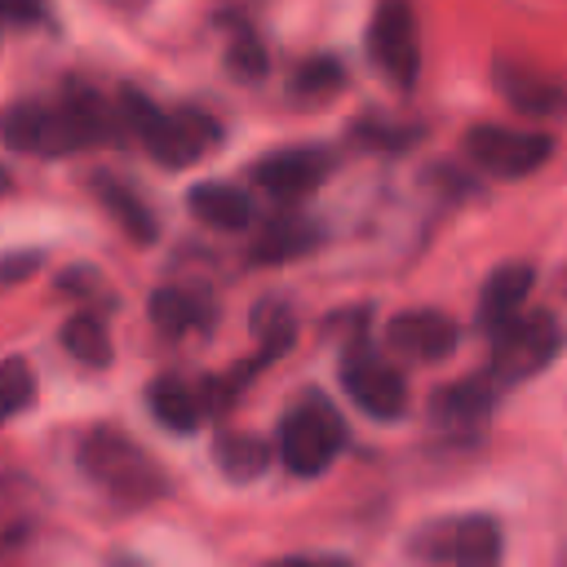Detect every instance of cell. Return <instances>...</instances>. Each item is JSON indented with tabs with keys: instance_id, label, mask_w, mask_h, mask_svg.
Returning a JSON list of instances; mask_svg holds the SVG:
<instances>
[{
	"instance_id": "obj_13",
	"label": "cell",
	"mask_w": 567,
	"mask_h": 567,
	"mask_svg": "<svg viewBox=\"0 0 567 567\" xmlns=\"http://www.w3.org/2000/svg\"><path fill=\"white\" fill-rule=\"evenodd\" d=\"M217 315H221V306L204 288L168 284V288L151 292V319L164 337H208L217 328Z\"/></svg>"
},
{
	"instance_id": "obj_33",
	"label": "cell",
	"mask_w": 567,
	"mask_h": 567,
	"mask_svg": "<svg viewBox=\"0 0 567 567\" xmlns=\"http://www.w3.org/2000/svg\"><path fill=\"white\" fill-rule=\"evenodd\" d=\"M115 567H146V563H142V558H133V554H120V558H115Z\"/></svg>"
},
{
	"instance_id": "obj_30",
	"label": "cell",
	"mask_w": 567,
	"mask_h": 567,
	"mask_svg": "<svg viewBox=\"0 0 567 567\" xmlns=\"http://www.w3.org/2000/svg\"><path fill=\"white\" fill-rule=\"evenodd\" d=\"M58 288H62V292H75V297H106V301H111L106 279H102L93 266H71V270H62Z\"/></svg>"
},
{
	"instance_id": "obj_12",
	"label": "cell",
	"mask_w": 567,
	"mask_h": 567,
	"mask_svg": "<svg viewBox=\"0 0 567 567\" xmlns=\"http://www.w3.org/2000/svg\"><path fill=\"white\" fill-rule=\"evenodd\" d=\"M456 341H461V328L443 310H403L385 323V346L399 354H412L421 363L447 359L456 350Z\"/></svg>"
},
{
	"instance_id": "obj_18",
	"label": "cell",
	"mask_w": 567,
	"mask_h": 567,
	"mask_svg": "<svg viewBox=\"0 0 567 567\" xmlns=\"http://www.w3.org/2000/svg\"><path fill=\"white\" fill-rule=\"evenodd\" d=\"M40 527V487L22 474H0V558L22 549Z\"/></svg>"
},
{
	"instance_id": "obj_23",
	"label": "cell",
	"mask_w": 567,
	"mask_h": 567,
	"mask_svg": "<svg viewBox=\"0 0 567 567\" xmlns=\"http://www.w3.org/2000/svg\"><path fill=\"white\" fill-rule=\"evenodd\" d=\"M62 346L84 363V368H106L111 363V332L93 310H75L62 323Z\"/></svg>"
},
{
	"instance_id": "obj_22",
	"label": "cell",
	"mask_w": 567,
	"mask_h": 567,
	"mask_svg": "<svg viewBox=\"0 0 567 567\" xmlns=\"http://www.w3.org/2000/svg\"><path fill=\"white\" fill-rule=\"evenodd\" d=\"M213 461L230 483H252L270 465V443L248 430H221L213 443Z\"/></svg>"
},
{
	"instance_id": "obj_15",
	"label": "cell",
	"mask_w": 567,
	"mask_h": 567,
	"mask_svg": "<svg viewBox=\"0 0 567 567\" xmlns=\"http://www.w3.org/2000/svg\"><path fill=\"white\" fill-rule=\"evenodd\" d=\"M319 244H323V226L319 221L297 217V213H279L257 230V239L248 248V261L252 266H279V261H297V257L315 252Z\"/></svg>"
},
{
	"instance_id": "obj_17",
	"label": "cell",
	"mask_w": 567,
	"mask_h": 567,
	"mask_svg": "<svg viewBox=\"0 0 567 567\" xmlns=\"http://www.w3.org/2000/svg\"><path fill=\"white\" fill-rule=\"evenodd\" d=\"M186 204L213 230H248L257 221V199L230 182H199V186H190Z\"/></svg>"
},
{
	"instance_id": "obj_4",
	"label": "cell",
	"mask_w": 567,
	"mask_h": 567,
	"mask_svg": "<svg viewBox=\"0 0 567 567\" xmlns=\"http://www.w3.org/2000/svg\"><path fill=\"white\" fill-rule=\"evenodd\" d=\"M563 341H567V332L549 310L514 315L505 328L492 332V368L487 372L496 385H523L558 359Z\"/></svg>"
},
{
	"instance_id": "obj_10",
	"label": "cell",
	"mask_w": 567,
	"mask_h": 567,
	"mask_svg": "<svg viewBox=\"0 0 567 567\" xmlns=\"http://www.w3.org/2000/svg\"><path fill=\"white\" fill-rule=\"evenodd\" d=\"M332 168H337V155L323 146H284V151H266L248 168V177L275 199H301L315 186H323Z\"/></svg>"
},
{
	"instance_id": "obj_25",
	"label": "cell",
	"mask_w": 567,
	"mask_h": 567,
	"mask_svg": "<svg viewBox=\"0 0 567 567\" xmlns=\"http://www.w3.org/2000/svg\"><path fill=\"white\" fill-rule=\"evenodd\" d=\"M31 399H35V372H31V363L18 359V354L0 359V425L13 421L18 412H27Z\"/></svg>"
},
{
	"instance_id": "obj_6",
	"label": "cell",
	"mask_w": 567,
	"mask_h": 567,
	"mask_svg": "<svg viewBox=\"0 0 567 567\" xmlns=\"http://www.w3.org/2000/svg\"><path fill=\"white\" fill-rule=\"evenodd\" d=\"M337 377H341V390L350 394V403L359 412H368L372 421H399L408 412V381H403V372L390 359H381L363 341V332L346 346Z\"/></svg>"
},
{
	"instance_id": "obj_29",
	"label": "cell",
	"mask_w": 567,
	"mask_h": 567,
	"mask_svg": "<svg viewBox=\"0 0 567 567\" xmlns=\"http://www.w3.org/2000/svg\"><path fill=\"white\" fill-rule=\"evenodd\" d=\"M44 266V257L35 248H13V252H0V288H13V284H27L35 270Z\"/></svg>"
},
{
	"instance_id": "obj_32",
	"label": "cell",
	"mask_w": 567,
	"mask_h": 567,
	"mask_svg": "<svg viewBox=\"0 0 567 567\" xmlns=\"http://www.w3.org/2000/svg\"><path fill=\"white\" fill-rule=\"evenodd\" d=\"M266 567H354V563L332 558V554H288V558H275Z\"/></svg>"
},
{
	"instance_id": "obj_28",
	"label": "cell",
	"mask_w": 567,
	"mask_h": 567,
	"mask_svg": "<svg viewBox=\"0 0 567 567\" xmlns=\"http://www.w3.org/2000/svg\"><path fill=\"white\" fill-rule=\"evenodd\" d=\"M354 137L363 146H381V151H403L421 137V128H403V124H381V120H363L354 124Z\"/></svg>"
},
{
	"instance_id": "obj_1",
	"label": "cell",
	"mask_w": 567,
	"mask_h": 567,
	"mask_svg": "<svg viewBox=\"0 0 567 567\" xmlns=\"http://www.w3.org/2000/svg\"><path fill=\"white\" fill-rule=\"evenodd\" d=\"M75 465L115 509H146L168 496L164 465L115 425H89L75 439Z\"/></svg>"
},
{
	"instance_id": "obj_27",
	"label": "cell",
	"mask_w": 567,
	"mask_h": 567,
	"mask_svg": "<svg viewBox=\"0 0 567 567\" xmlns=\"http://www.w3.org/2000/svg\"><path fill=\"white\" fill-rule=\"evenodd\" d=\"M226 66H230L235 80H261L266 66H270V58H266L261 40H257L252 31H244V35L230 40V49H226Z\"/></svg>"
},
{
	"instance_id": "obj_11",
	"label": "cell",
	"mask_w": 567,
	"mask_h": 567,
	"mask_svg": "<svg viewBox=\"0 0 567 567\" xmlns=\"http://www.w3.org/2000/svg\"><path fill=\"white\" fill-rule=\"evenodd\" d=\"M492 84L518 115H536L540 120V115L567 111V89L554 75H545V71H536V66H527L518 58H496L492 62Z\"/></svg>"
},
{
	"instance_id": "obj_2",
	"label": "cell",
	"mask_w": 567,
	"mask_h": 567,
	"mask_svg": "<svg viewBox=\"0 0 567 567\" xmlns=\"http://www.w3.org/2000/svg\"><path fill=\"white\" fill-rule=\"evenodd\" d=\"M120 115L124 124L137 133V142L146 146V155L164 168H186L195 164L204 151H213L221 142V128L213 115L186 106V111H164L155 106L146 93L137 89H124L120 93Z\"/></svg>"
},
{
	"instance_id": "obj_16",
	"label": "cell",
	"mask_w": 567,
	"mask_h": 567,
	"mask_svg": "<svg viewBox=\"0 0 567 567\" xmlns=\"http://www.w3.org/2000/svg\"><path fill=\"white\" fill-rule=\"evenodd\" d=\"M532 284H536V270H532L527 261H505V266H496V270L487 275V284H483V297H478V323H483V332L505 328V323L523 310Z\"/></svg>"
},
{
	"instance_id": "obj_26",
	"label": "cell",
	"mask_w": 567,
	"mask_h": 567,
	"mask_svg": "<svg viewBox=\"0 0 567 567\" xmlns=\"http://www.w3.org/2000/svg\"><path fill=\"white\" fill-rule=\"evenodd\" d=\"M292 89H297L301 97H332V93H341V89H346V66H341L337 58L319 53V58H310V62H301V66H297Z\"/></svg>"
},
{
	"instance_id": "obj_24",
	"label": "cell",
	"mask_w": 567,
	"mask_h": 567,
	"mask_svg": "<svg viewBox=\"0 0 567 567\" xmlns=\"http://www.w3.org/2000/svg\"><path fill=\"white\" fill-rule=\"evenodd\" d=\"M252 328H257V354L266 363L288 354L297 341V319H292V306H284V301H261Z\"/></svg>"
},
{
	"instance_id": "obj_14",
	"label": "cell",
	"mask_w": 567,
	"mask_h": 567,
	"mask_svg": "<svg viewBox=\"0 0 567 567\" xmlns=\"http://www.w3.org/2000/svg\"><path fill=\"white\" fill-rule=\"evenodd\" d=\"M496 390H501V385L492 381V372L461 377V381L434 390V399H430V421H434L439 430H478V425L492 416V408H496Z\"/></svg>"
},
{
	"instance_id": "obj_21",
	"label": "cell",
	"mask_w": 567,
	"mask_h": 567,
	"mask_svg": "<svg viewBox=\"0 0 567 567\" xmlns=\"http://www.w3.org/2000/svg\"><path fill=\"white\" fill-rule=\"evenodd\" d=\"M146 403H151V416L164 430H173V434H195L199 421H204V412H208L204 408V394L190 381H182L177 372L155 377L151 390H146Z\"/></svg>"
},
{
	"instance_id": "obj_5",
	"label": "cell",
	"mask_w": 567,
	"mask_h": 567,
	"mask_svg": "<svg viewBox=\"0 0 567 567\" xmlns=\"http://www.w3.org/2000/svg\"><path fill=\"white\" fill-rule=\"evenodd\" d=\"M501 523L492 514H461L447 523H430L416 532L412 554L434 567H501Z\"/></svg>"
},
{
	"instance_id": "obj_9",
	"label": "cell",
	"mask_w": 567,
	"mask_h": 567,
	"mask_svg": "<svg viewBox=\"0 0 567 567\" xmlns=\"http://www.w3.org/2000/svg\"><path fill=\"white\" fill-rule=\"evenodd\" d=\"M0 142L9 151H22V155H66V151H80L62 106L58 102H35V97L9 102L0 111Z\"/></svg>"
},
{
	"instance_id": "obj_19",
	"label": "cell",
	"mask_w": 567,
	"mask_h": 567,
	"mask_svg": "<svg viewBox=\"0 0 567 567\" xmlns=\"http://www.w3.org/2000/svg\"><path fill=\"white\" fill-rule=\"evenodd\" d=\"M62 115H66V124H71V137H75V146L84 151V146H102V142H115L120 137V124H124V115L115 120V111L106 106V97L102 93H93V89H84V84H66V93H62Z\"/></svg>"
},
{
	"instance_id": "obj_3",
	"label": "cell",
	"mask_w": 567,
	"mask_h": 567,
	"mask_svg": "<svg viewBox=\"0 0 567 567\" xmlns=\"http://www.w3.org/2000/svg\"><path fill=\"white\" fill-rule=\"evenodd\" d=\"M341 447H346V421L332 408V399L319 390L297 394V403L275 425V452L284 470H292L297 478L323 474L341 456Z\"/></svg>"
},
{
	"instance_id": "obj_8",
	"label": "cell",
	"mask_w": 567,
	"mask_h": 567,
	"mask_svg": "<svg viewBox=\"0 0 567 567\" xmlns=\"http://www.w3.org/2000/svg\"><path fill=\"white\" fill-rule=\"evenodd\" d=\"M465 155L492 177H527L554 155V137L540 128H505V124H474L465 133Z\"/></svg>"
},
{
	"instance_id": "obj_31",
	"label": "cell",
	"mask_w": 567,
	"mask_h": 567,
	"mask_svg": "<svg viewBox=\"0 0 567 567\" xmlns=\"http://www.w3.org/2000/svg\"><path fill=\"white\" fill-rule=\"evenodd\" d=\"M49 4L44 0H0V22L4 27H35L44 22Z\"/></svg>"
},
{
	"instance_id": "obj_34",
	"label": "cell",
	"mask_w": 567,
	"mask_h": 567,
	"mask_svg": "<svg viewBox=\"0 0 567 567\" xmlns=\"http://www.w3.org/2000/svg\"><path fill=\"white\" fill-rule=\"evenodd\" d=\"M0 190H9V173L4 168H0Z\"/></svg>"
},
{
	"instance_id": "obj_20",
	"label": "cell",
	"mask_w": 567,
	"mask_h": 567,
	"mask_svg": "<svg viewBox=\"0 0 567 567\" xmlns=\"http://www.w3.org/2000/svg\"><path fill=\"white\" fill-rule=\"evenodd\" d=\"M93 195H97V204L115 217V226H120L133 244H151V239L159 235V221H155L151 204H146L124 177H115V173H93Z\"/></svg>"
},
{
	"instance_id": "obj_7",
	"label": "cell",
	"mask_w": 567,
	"mask_h": 567,
	"mask_svg": "<svg viewBox=\"0 0 567 567\" xmlns=\"http://www.w3.org/2000/svg\"><path fill=\"white\" fill-rule=\"evenodd\" d=\"M368 58L372 66L394 84V89H412L421 75V27L408 0H381L372 9L368 22Z\"/></svg>"
}]
</instances>
